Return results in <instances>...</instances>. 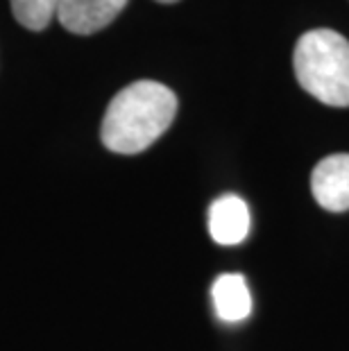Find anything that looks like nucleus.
Masks as SVG:
<instances>
[{
    "label": "nucleus",
    "instance_id": "8",
    "mask_svg": "<svg viewBox=\"0 0 349 351\" xmlns=\"http://www.w3.org/2000/svg\"><path fill=\"white\" fill-rule=\"evenodd\" d=\"M157 3H163V5H170V3H177V0H157Z\"/></svg>",
    "mask_w": 349,
    "mask_h": 351
},
{
    "label": "nucleus",
    "instance_id": "4",
    "mask_svg": "<svg viewBox=\"0 0 349 351\" xmlns=\"http://www.w3.org/2000/svg\"><path fill=\"white\" fill-rule=\"evenodd\" d=\"M125 5L128 0H62L57 21L73 34H93L114 23Z\"/></svg>",
    "mask_w": 349,
    "mask_h": 351
},
{
    "label": "nucleus",
    "instance_id": "5",
    "mask_svg": "<svg viewBox=\"0 0 349 351\" xmlns=\"http://www.w3.org/2000/svg\"><path fill=\"white\" fill-rule=\"evenodd\" d=\"M209 231L218 245H239L250 234V208L239 195H222L209 211Z\"/></svg>",
    "mask_w": 349,
    "mask_h": 351
},
{
    "label": "nucleus",
    "instance_id": "3",
    "mask_svg": "<svg viewBox=\"0 0 349 351\" xmlns=\"http://www.w3.org/2000/svg\"><path fill=\"white\" fill-rule=\"evenodd\" d=\"M311 191L315 202L331 213L349 208V154H331L311 173Z\"/></svg>",
    "mask_w": 349,
    "mask_h": 351
},
{
    "label": "nucleus",
    "instance_id": "1",
    "mask_svg": "<svg viewBox=\"0 0 349 351\" xmlns=\"http://www.w3.org/2000/svg\"><path fill=\"white\" fill-rule=\"evenodd\" d=\"M177 95L166 84L139 80L114 95L102 118V143L116 154L147 150L175 121Z\"/></svg>",
    "mask_w": 349,
    "mask_h": 351
},
{
    "label": "nucleus",
    "instance_id": "7",
    "mask_svg": "<svg viewBox=\"0 0 349 351\" xmlns=\"http://www.w3.org/2000/svg\"><path fill=\"white\" fill-rule=\"evenodd\" d=\"M62 0H12L14 19L27 29H46L53 19H57V10Z\"/></svg>",
    "mask_w": 349,
    "mask_h": 351
},
{
    "label": "nucleus",
    "instance_id": "2",
    "mask_svg": "<svg viewBox=\"0 0 349 351\" xmlns=\"http://www.w3.org/2000/svg\"><path fill=\"white\" fill-rule=\"evenodd\" d=\"M300 86L329 107H349V41L336 29L302 34L293 52Z\"/></svg>",
    "mask_w": 349,
    "mask_h": 351
},
{
    "label": "nucleus",
    "instance_id": "6",
    "mask_svg": "<svg viewBox=\"0 0 349 351\" xmlns=\"http://www.w3.org/2000/svg\"><path fill=\"white\" fill-rule=\"evenodd\" d=\"M213 306L220 319L241 322L252 311V295L241 274H220L211 288Z\"/></svg>",
    "mask_w": 349,
    "mask_h": 351
}]
</instances>
